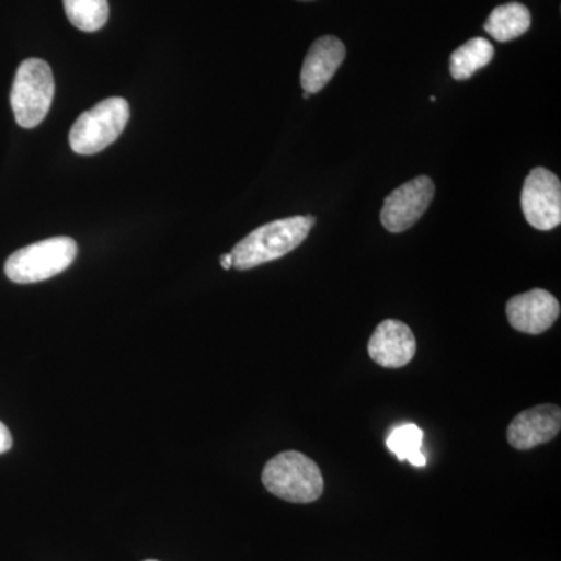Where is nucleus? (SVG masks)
Returning a JSON list of instances; mask_svg holds the SVG:
<instances>
[{
    "instance_id": "9",
    "label": "nucleus",
    "mask_w": 561,
    "mask_h": 561,
    "mask_svg": "<svg viewBox=\"0 0 561 561\" xmlns=\"http://www.w3.org/2000/svg\"><path fill=\"white\" fill-rule=\"evenodd\" d=\"M561 430V409L556 404H541L527 409L512 420L507 440L518 451H529L553 440Z\"/></svg>"
},
{
    "instance_id": "20",
    "label": "nucleus",
    "mask_w": 561,
    "mask_h": 561,
    "mask_svg": "<svg viewBox=\"0 0 561 561\" xmlns=\"http://www.w3.org/2000/svg\"><path fill=\"white\" fill-rule=\"evenodd\" d=\"M146 561H158V560H146Z\"/></svg>"
},
{
    "instance_id": "13",
    "label": "nucleus",
    "mask_w": 561,
    "mask_h": 561,
    "mask_svg": "<svg viewBox=\"0 0 561 561\" xmlns=\"http://www.w3.org/2000/svg\"><path fill=\"white\" fill-rule=\"evenodd\" d=\"M494 57V47L489 39L472 38L453 51L449 70L454 80H468L478 70L485 68Z\"/></svg>"
},
{
    "instance_id": "4",
    "label": "nucleus",
    "mask_w": 561,
    "mask_h": 561,
    "mask_svg": "<svg viewBox=\"0 0 561 561\" xmlns=\"http://www.w3.org/2000/svg\"><path fill=\"white\" fill-rule=\"evenodd\" d=\"M77 253L79 247L73 239H46L11 254L5 262V275L16 284L41 283L65 272Z\"/></svg>"
},
{
    "instance_id": "19",
    "label": "nucleus",
    "mask_w": 561,
    "mask_h": 561,
    "mask_svg": "<svg viewBox=\"0 0 561 561\" xmlns=\"http://www.w3.org/2000/svg\"><path fill=\"white\" fill-rule=\"evenodd\" d=\"M301 2H309V0H301Z\"/></svg>"
},
{
    "instance_id": "12",
    "label": "nucleus",
    "mask_w": 561,
    "mask_h": 561,
    "mask_svg": "<svg viewBox=\"0 0 561 561\" xmlns=\"http://www.w3.org/2000/svg\"><path fill=\"white\" fill-rule=\"evenodd\" d=\"M531 25L530 11L518 2L496 7L486 20L485 32L500 43L519 38L529 31Z\"/></svg>"
},
{
    "instance_id": "8",
    "label": "nucleus",
    "mask_w": 561,
    "mask_h": 561,
    "mask_svg": "<svg viewBox=\"0 0 561 561\" xmlns=\"http://www.w3.org/2000/svg\"><path fill=\"white\" fill-rule=\"evenodd\" d=\"M505 312L513 330L538 335L548 331L559 319L560 302L551 291L531 289L513 297L505 306Z\"/></svg>"
},
{
    "instance_id": "10",
    "label": "nucleus",
    "mask_w": 561,
    "mask_h": 561,
    "mask_svg": "<svg viewBox=\"0 0 561 561\" xmlns=\"http://www.w3.org/2000/svg\"><path fill=\"white\" fill-rule=\"evenodd\" d=\"M416 353L415 335L400 320H383L373 332L368 354L376 364L386 368L405 367Z\"/></svg>"
},
{
    "instance_id": "7",
    "label": "nucleus",
    "mask_w": 561,
    "mask_h": 561,
    "mask_svg": "<svg viewBox=\"0 0 561 561\" xmlns=\"http://www.w3.org/2000/svg\"><path fill=\"white\" fill-rule=\"evenodd\" d=\"M434 194V181L426 175L416 176L409 183L402 184L383 202L381 210L383 228L394 234L408 231L430 208Z\"/></svg>"
},
{
    "instance_id": "5",
    "label": "nucleus",
    "mask_w": 561,
    "mask_h": 561,
    "mask_svg": "<svg viewBox=\"0 0 561 561\" xmlns=\"http://www.w3.org/2000/svg\"><path fill=\"white\" fill-rule=\"evenodd\" d=\"M128 119L130 105L125 99H106L76 121L69 135L70 147L79 154L99 153L119 138Z\"/></svg>"
},
{
    "instance_id": "2",
    "label": "nucleus",
    "mask_w": 561,
    "mask_h": 561,
    "mask_svg": "<svg viewBox=\"0 0 561 561\" xmlns=\"http://www.w3.org/2000/svg\"><path fill=\"white\" fill-rule=\"evenodd\" d=\"M265 489L279 500L309 504L320 500L324 482L319 465L298 451L280 453L262 471Z\"/></svg>"
},
{
    "instance_id": "3",
    "label": "nucleus",
    "mask_w": 561,
    "mask_h": 561,
    "mask_svg": "<svg viewBox=\"0 0 561 561\" xmlns=\"http://www.w3.org/2000/svg\"><path fill=\"white\" fill-rule=\"evenodd\" d=\"M55 95L50 66L39 58L22 61L11 90V108L22 128L38 127L49 113Z\"/></svg>"
},
{
    "instance_id": "15",
    "label": "nucleus",
    "mask_w": 561,
    "mask_h": 561,
    "mask_svg": "<svg viewBox=\"0 0 561 561\" xmlns=\"http://www.w3.org/2000/svg\"><path fill=\"white\" fill-rule=\"evenodd\" d=\"M423 431L416 424L405 423L394 427L387 438V448L398 457V460L412 463L413 467H426V457L421 453Z\"/></svg>"
},
{
    "instance_id": "17",
    "label": "nucleus",
    "mask_w": 561,
    "mask_h": 561,
    "mask_svg": "<svg viewBox=\"0 0 561 561\" xmlns=\"http://www.w3.org/2000/svg\"><path fill=\"white\" fill-rule=\"evenodd\" d=\"M232 254L231 253H227V254H221V257H220V265L221 267L225 268V271H230V268L232 267Z\"/></svg>"
},
{
    "instance_id": "11",
    "label": "nucleus",
    "mask_w": 561,
    "mask_h": 561,
    "mask_svg": "<svg viewBox=\"0 0 561 561\" xmlns=\"http://www.w3.org/2000/svg\"><path fill=\"white\" fill-rule=\"evenodd\" d=\"M345 44L335 36H321L312 44L301 69V87L309 94H317L327 87L345 61Z\"/></svg>"
},
{
    "instance_id": "18",
    "label": "nucleus",
    "mask_w": 561,
    "mask_h": 561,
    "mask_svg": "<svg viewBox=\"0 0 561 561\" xmlns=\"http://www.w3.org/2000/svg\"><path fill=\"white\" fill-rule=\"evenodd\" d=\"M311 98V94L309 92H302V99H309Z\"/></svg>"
},
{
    "instance_id": "1",
    "label": "nucleus",
    "mask_w": 561,
    "mask_h": 561,
    "mask_svg": "<svg viewBox=\"0 0 561 561\" xmlns=\"http://www.w3.org/2000/svg\"><path fill=\"white\" fill-rule=\"evenodd\" d=\"M316 225L313 216H295L262 225L232 249V267L250 271L298 249Z\"/></svg>"
},
{
    "instance_id": "16",
    "label": "nucleus",
    "mask_w": 561,
    "mask_h": 561,
    "mask_svg": "<svg viewBox=\"0 0 561 561\" xmlns=\"http://www.w3.org/2000/svg\"><path fill=\"white\" fill-rule=\"evenodd\" d=\"M13 446V437H11L9 427L0 421V454L10 451Z\"/></svg>"
},
{
    "instance_id": "6",
    "label": "nucleus",
    "mask_w": 561,
    "mask_h": 561,
    "mask_svg": "<svg viewBox=\"0 0 561 561\" xmlns=\"http://www.w3.org/2000/svg\"><path fill=\"white\" fill-rule=\"evenodd\" d=\"M524 217L530 227L551 231L561 224V184L548 169L537 168L524 181L522 194Z\"/></svg>"
},
{
    "instance_id": "14",
    "label": "nucleus",
    "mask_w": 561,
    "mask_h": 561,
    "mask_svg": "<svg viewBox=\"0 0 561 561\" xmlns=\"http://www.w3.org/2000/svg\"><path fill=\"white\" fill-rule=\"evenodd\" d=\"M66 16L81 32H98L110 18L108 0H62Z\"/></svg>"
}]
</instances>
